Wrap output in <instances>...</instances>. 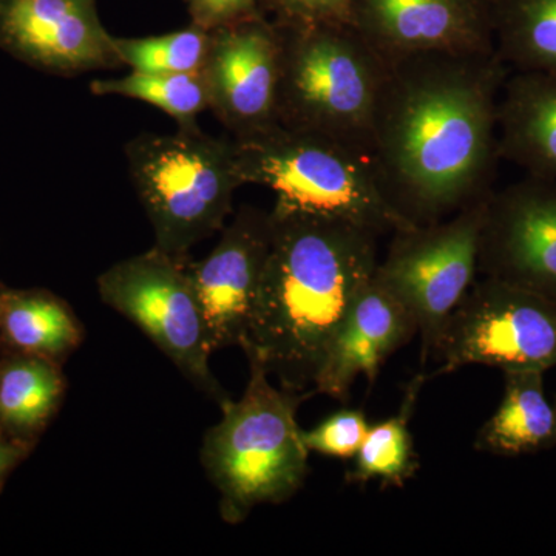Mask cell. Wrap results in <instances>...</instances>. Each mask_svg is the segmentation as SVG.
Listing matches in <instances>:
<instances>
[{"mask_svg": "<svg viewBox=\"0 0 556 556\" xmlns=\"http://www.w3.org/2000/svg\"><path fill=\"white\" fill-rule=\"evenodd\" d=\"M353 0H260L263 13L277 24H350Z\"/></svg>", "mask_w": 556, "mask_h": 556, "instance_id": "d4e9b609", "label": "cell"}, {"mask_svg": "<svg viewBox=\"0 0 556 556\" xmlns=\"http://www.w3.org/2000/svg\"><path fill=\"white\" fill-rule=\"evenodd\" d=\"M269 247L270 212L241 206L211 254L189 260L214 353L247 340Z\"/></svg>", "mask_w": 556, "mask_h": 556, "instance_id": "5bb4252c", "label": "cell"}, {"mask_svg": "<svg viewBox=\"0 0 556 556\" xmlns=\"http://www.w3.org/2000/svg\"><path fill=\"white\" fill-rule=\"evenodd\" d=\"M121 64L135 72L195 73L206 64L211 31L190 24L182 30L146 38H115Z\"/></svg>", "mask_w": 556, "mask_h": 556, "instance_id": "603a6c76", "label": "cell"}, {"mask_svg": "<svg viewBox=\"0 0 556 556\" xmlns=\"http://www.w3.org/2000/svg\"><path fill=\"white\" fill-rule=\"evenodd\" d=\"M97 0H0V49L51 75L119 67Z\"/></svg>", "mask_w": 556, "mask_h": 556, "instance_id": "7c38bea8", "label": "cell"}, {"mask_svg": "<svg viewBox=\"0 0 556 556\" xmlns=\"http://www.w3.org/2000/svg\"><path fill=\"white\" fill-rule=\"evenodd\" d=\"M281 40L265 13L211 31L203 75L211 109L232 138L277 123Z\"/></svg>", "mask_w": 556, "mask_h": 556, "instance_id": "8fae6325", "label": "cell"}, {"mask_svg": "<svg viewBox=\"0 0 556 556\" xmlns=\"http://www.w3.org/2000/svg\"><path fill=\"white\" fill-rule=\"evenodd\" d=\"M497 56L510 72L556 76V0H493Z\"/></svg>", "mask_w": 556, "mask_h": 556, "instance_id": "ac0fdd59", "label": "cell"}, {"mask_svg": "<svg viewBox=\"0 0 556 556\" xmlns=\"http://www.w3.org/2000/svg\"><path fill=\"white\" fill-rule=\"evenodd\" d=\"M126 159L155 248L182 257L225 228L243 186L232 139L208 137L199 126L142 134L127 142Z\"/></svg>", "mask_w": 556, "mask_h": 556, "instance_id": "8992f818", "label": "cell"}, {"mask_svg": "<svg viewBox=\"0 0 556 556\" xmlns=\"http://www.w3.org/2000/svg\"><path fill=\"white\" fill-rule=\"evenodd\" d=\"M479 274L556 303V181L527 177L490 193Z\"/></svg>", "mask_w": 556, "mask_h": 556, "instance_id": "30bf717a", "label": "cell"}, {"mask_svg": "<svg viewBox=\"0 0 556 556\" xmlns=\"http://www.w3.org/2000/svg\"><path fill=\"white\" fill-rule=\"evenodd\" d=\"M554 407H555V415H556V399H555V402H554Z\"/></svg>", "mask_w": 556, "mask_h": 556, "instance_id": "f1b7e54d", "label": "cell"}, {"mask_svg": "<svg viewBox=\"0 0 556 556\" xmlns=\"http://www.w3.org/2000/svg\"><path fill=\"white\" fill-rule=\"evenodd\" d=\"M424 382L426 376H415L405 388L404 401L396 415L369 427L364 444L354 456V466L348 471V482L367 484L369 481H379L383 489H401L405 482L415 478L420 460L409 431V420Z\"/></svg>", "mask_w": 556, "mask_h": 556, "instance_id": "ffe728a7", "label": "cell"}, {"mask_svg": "<svg viewBox=\"0 0 556 556\" xmlns=\"http://www.w3.org/2000/svg\"><path fill=\"white\" fill-rule=\"evenodd\" d=\"M378 233L346 219L270 211V247L241 343L281 388L314 390L329 345L378 266Z\"/></svg>", "mask_w": 556, "mask_h": 556, "instance_id": "7a4b0ae2", "label": "cell"}, {"mask_svg": "<svg viewBox=\"0 0 556 556\" xmlns=\"http://www.w3.org/2000/svg\"><path fill=\"white\" fill-rule=\"evenodd\" d=\"M555 445V407L544 391V371H504L500 407L479 430L475 447L496 456H521Z\"/></svg>", "mask_w": 556, "mask_h": 556, "instance_id": "e0dca14e", "label": "cell"}, {"mask_svg": "<svg viewBox=\"0 0 556 556\" xmlns=\"http://www.w3.org/2000/svg\"><path fill=\"white\" fill-rule=\"evenodd\" d=\"M508 73L496 51H434L388 64L369 161L388 203L412 225L492 193Z\"/></svg>", "mask_w": 556, "mask_h": 556, "instance_id": "6da1fadb", "label": "cell"}, {"mask_svg": "<svg viewBox=\"0 0 556 556\" xmlns=\"http://www.w3.org/2000/svg\"><path fill=\"white\" fill-rule=\"evenodd\" d=\"M0 313H2V300H0Z\"/></svg>", "mask_w": 556, "mask_h": 556, "instance_id": "83f0119b", "label": "cell"}, {"mask_svg": "<svg viewBox=\"0 0 556 556\" xmlns=\"http://www.w3.org/2000/svg\"><path fill=\"white\" fill-rule=\"evenodd\" d=\"M497 150L527 177L556 181V76L508 73L497 102Z\"/></svg>", "mask_w": 556, "mask_h": 556, "instance_id": "2e32d148", "label": "cell"}, {"mask_svg": "<svg viewBox=\"0 0 556 556\" xmlns=\"http://www.w3.org/2000/svg\"><path fill=\"white\" fill-rule=\"evenodd\" d=\"M277 27V123L334 139L369 159L387 62L351 24Z\"/></svg>", "mask_w": 556, "mask_h": 556, "instance_id": "277c9868", "label": "cell"}, {"mask_svg": "<svg viewBox=\"0 0 556 556\" xmlns=\"http://www.w3.org/2000/svg\"><path fill=\"white\" fill-rule=\"evenodd\" d=\"M98 292L105 305L134 321L197 390L219 407L229 401L208 367L214 351L188 255L153 247L104 270L98 277Z\"/></svg>", "mask_w": 556, "mask_h": 556, "instance_id": "52a82bcc", "label": "cell"}, {"mask_svg": "<svg viewBox=\"0 0 556 556\" xmlns=\"http://www.w3.org/2000/svg\"><path fill=\"white\" fill-rule=\"evenodd\" d=\"M0 300L3 334L28 356L54 361L83 342L78 320L60 299L47 292H5Z\"/></svg>", "mask_w": 556, "mask_h": 556, "instance_id": "d6986e66", "label": "cell"}, {"mask_svg": "<svg viewBox=\"0 0 556 556\" xmlns=\"http://www.w3.org/2000/svg\"><path fill=\"white\" fill-rule=\"evenodd\" d=\"M232 144L243 186L274 190L278 206L346 219L380 237L415 226L388 203L368 156L334 139L276 123Z\"/></svg>", "mask_w": 556, "mask_h": 556, "instance_id": "5b68a950", "label": "cell"}, {"mask_svg": "<svg viewBox=\"0 0 556 556\" xmlns=\"http://www.w3.org/2000/svg\"><path fill=\"white\" fill-rule=\"evenodd\" d=\"M190 14V24L204 30H215L263 13L260 0H185Z\"/></svg>", "mask_w": 556, "mask_h": 556, "instance_id": "484cf974", "label": "cell"}, {"mask_svg": "<svg viewBox=\"0 0 556 556\" xmlns=\"http://www.w3.org/2000/svg\"><path fill=\"white\" fill-rule=\"evenodd\" d=\"M486 199L430 225L391 233L386 258L376 266V280L415 318L424 361L450 314L477 281Z\"/></svg>", "mask_w": 556, "mask_h": 556, "instance_id": "ba28073f", "label": "cell"}, {"mask_svg": "<svg viewBox=\"0 0 556 556\" xmlns=\"http://www.w3.org/2000/svg\"><path fill=\"white\" fill-rule=\"evenodd\" d=\"M350 24L387 64L434 51H496L490 0H353Z\"/></svg>", "mask_w": 556, "mask_h": 556, "instance_id": "4fadbf2b", "label": "cell"}, {"mask_svg": "<svg viewBox=\"0 0 556 556\" xmlns=\"http://www.w3.org/2000/svg\"><path fill=\"white\" fill-rule=\"evenodd\" d=\"M24 444L0 437V478L5 477L7 471L24 456Z\"/></svg>", "mask_w": 556, "mask_h": 556, "instance_id": "4316f807", "label": "cell"}, {"mask_svg": "<svg viewBox=\"0 0 556 556\" xmlns=\"http://www.w3.org/2000/svg\"><path fill=\"white\" fill-rule=\"evenodd\" d=\"M249 382L240 401L223 404V419L204 437L201 463L219 493V515L240 525L255 507L280 504L308 477L309 452L298 409L316 391L270 386L262 362L247 354Z\"/></svg>", "mask_w": 556, "mask_h": 556, "instance_id": "3957f363", "label": "cell"}, {"mask_svg": "<svg viewBox=\"0 0 556 556\" xmlns=\"http://www.w3.org/2000/svg\"><path fill=\"white\" fill-rule=\"evenodd\" d=\"M64 378L51 358L24 356L0 369V426L30 434L46 426L60 405Z\"/></svg>", "mask_w": 556, "mask_h": 556, "instance_id": "44dd1931", "label": "cell"}, {"mask_svg": "<svg viewBox=\"0 0 556 556\" xmlns=\"http://www.w3.org/2000/svg\"><path fill=\"white\" fill-rule=\"evenodd\" d=\"M362 409L343 408L332 413L313 430H302V441L309 453L350 459L357 455L369 430Z\"/></svg>", "mask_w": 556, "mask_h": 556, "instance_id": "cb8c5ba5", "label": "cell"}, {"mask_svg": "<svg viewBox=\"0 0 556 556\" xmlns=\"http://www.w3.org/2000/svg\"><path fill=\"white\" fill-rule=\"evenodd\" d=\"M415 334V318L372 276L336 332L314 391L346 401L358 375L375 382L383 362L412 342Z\"/></svg>", "mask_w": 556, "mask_h": 556, "instance_id": "9a60e30c", "label": "cell"}, {"mask_svg": "<svg viewBox=\"0 0 556 556\" xmlns=\"http://www.w3.org/2000/svg\"><path fill=\"white\" fill-rule=\"evenodd\" d=\"M428 357L437 376L467 365L546 372L556 367V303L482 277L450 314Z\"/></svg>", "mask_w": 556, "mask_h": 556, "instance_id": "9c48e42d", "label": "cell"}, {"mask_svg": "<svg viewBox=\"0 0 556 556\" xmlns=\"http://www.w3.org/2000/svg\"><path fill=\"white\" fill-rule=\"evenodd\" d=\"M97 97H124L148 102L177 121L178 127H197L199 116L211 108L203 72L144 73L131 70L115 79H97L90 84Z\"/></svg>", "mask_w": 556, "mask_h": 556, "instance_id": "7402d4cb", "label": "cell"}, {"mask_svg": "<svg viewBox=\"0 0 556 556\" xmlns=\"http://www.w3.org/2000/svg\"><path fill=\"white\" fill-rule=\"evenodd\" d=\"M490 2H493V0H490Z\"/></svg>", "mask_w": 556, "mask_h": 556, "instance_id": "f546056e", "label": "cell"}]
</instances>
